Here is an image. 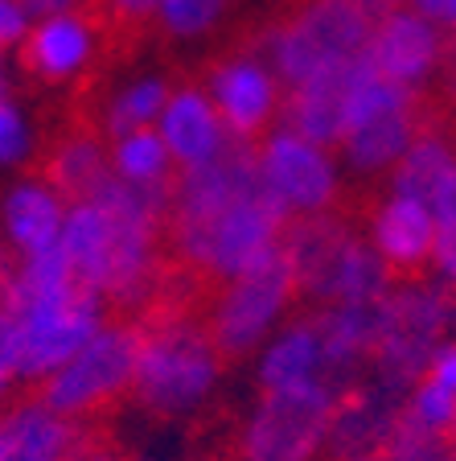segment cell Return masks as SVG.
Returning <instances> with one entry per match:
<instances>
[{"mask_svg":"<svg viewBox=\"0 0 456 461\" xmlns=\"http://www.w3.org/2000/svg\"><path fill=\"white\" fill-rule=\"evenodd\" d=\"M193 288L206 285L181 268H169L156 305L136 317L140 355H136L132 403L152 420H193L214 403L227 375V358L193 309Z\"/></svg>","mask_w":456,"mask_h":461,"instance_id":"6da1fadb","label":"cell"},{"mask_svg":"<svg viewBox=\"0 0 456 461\" xmlns=\"http://www.w3.org/2000/svg\"><path fill=\"white\" fill-rule=\"evenodd\" d=\"M9 309L21 330L25 384H41L46 375H54L112 317L103 301L75 280L62 248L21 259Z\"/></svg>","mask_w":456,"mask_h":461,"instance_id":"7a4b0ae2","label":"cell"},{"mask_svg":"<svg viewBox=\"0 0 456 461\" xmlns=\"http://www.w3.org/2000/svg\"><path fill=\"white\" fill-rule=\"evenodd\" d=\"M280 243L292 259L300 301H308L313 309L379 301L395 285L382 268V259L374 256L366 227H358L337 211L288 219Z\"/></svg>","mask_w":456,"mask_h":461,"instance_id":"3957f363","label":"cell"},{"mask_svg":"<svg viewBox=\"0 0 456 461\" xmlns=\"http://www.w3.org/2000/svg\"><path fill=\"white\" fill-rule=\"evenodd\" d=\"M296 301H300V288H296L292 259H288L284 243H276L255 264L210 288L201 321H206L214 346L222 350V358L235 363V358L259 355L267 338L284 321H292Z\"/></svg>","mask_w":456,"mask_h":461,"instance_id":"277c9868","label":"cell"},{"mask_svg":"<svg viewBox=\"0 0 456 461\" xmlns=\"http://www.w3.org/2000/svg\"><path fill=\"white\" fill-rule=\"evenodd\" d=\"M374 25L379 21L362 0H284L264 33L284 86H296L317 70L366 54Z\"/></svg>","mask_w":456,"mask_h":461,"instance_id":"5b68a950","label":"cell"},{"mask_svg":"<svg viewBox=\"0 0 456 461\" xmlns=\"http://www.w3.org/2000/svg\"><path fill=\"white\" fill-rule=\"evenodd\" d=\"M140 334L132 317H107L67 363L38 384V395L67 420L86 424L115 403L132 400Z\"/></svg>","mask_w":456,"mask_h":461,"instance_id":"8992f818","label":"cell"},{"mask_svg":"<svg viewBox=\"0 0 456 461\" xmlns=\"http://www.w3.org/2000/svg\"><path fill=\"white\" fill-rule=\"evenodd\" d=\"M448 338H456V293L436 280L390 285L382 334L366 375L395 395H407V387L436 355V346H444Z\"/></svg>","mask_w":456,"mask_h":461,"instance_id":"52a82bcc","label":"cell"},{"mask_svg":"<svg viewBox=\"0 0 456 461\" xmlns=\"http://www.w3.org/2000/svg\"><path fill=\"white\" fill-rule=\"evenodd\" d=\"M337 387L259 392L235 429L230 461H325Z\"/></svg>","mask_w":456,"mask_h":461,"instance_id":"ba28073f","label":"cell"},{"mask_svg":"<svg viewBox=\"0 0 456 461\" xmlns=\"http://www.w3.org/2000/svg\"><path fill=\"white\" fill-rule=\"evenodd\" d=\"M419 136V86H399L374 75L362 86L345 128V157L358 173H379L395 165Z\"/></svg>","mask_w":456,"mask_h":461,"instance_id":"9c48e42d","label":"cell"},{"mask_svg":"<svg viewBox=\"0 0 456 461\" xmlns=\"http://www.w3.org/2000/svg\"><path fill=\"white\" fill-rule=\"evenodd\" d=\"M379 75L371 54L345 58L337 67L317 70L313 78L288 86L284 107H280V132H292L300 140L317 144V149H337L345 140L353 104H358L362 86Z\"/></svg>","mask_w":456,"mask_h":461,"instance_id":"30bf717a","label":"cell"},{"mask_svg":"<svg viewBox=\"0 0 456 461\" xmlns=\"http://www.w3.org/2000/svg\"><path fill=\"white\" fill-rule=\"evenodd\" d=\"M399 403L403 395L374 384L371 375L337 387L329 424V461H382L390 437L399 429Z\"/></svg>","mask_w":456,"mask_h":461,"instance_id":"8fae6325","label":"cell"},{"mask_svg":"<svg viewBox=\"0 0 456 461\" xmlns=\"http://www.w3.org/2000/svg\"><path fill=\"white\" fill-rule=\"evenodd\" d=\"M259 169H264L272 198L288 211V219L321 214L337 198V173H333L329 157L292 132H276L259 149Z\"/></svg>","mask_w":456,"mask_h":461,"instance_id":"7c38bea8","label":"cell"},{"mask_svg":"<svg viewBox=\"0 0 456 461\" xmlns=\"http://www.w3.org/2000/svg\"><path fill=\"white\" fill-rule=\"evenodd\" d=\"M366 240H371L374 256L382 259V268H387V276L395 280V285L424 280L432 268L436 214L411 198L387 194V198L379 202L374 219L366 222Z\"/></svg>","mask_w":456,"mask_h":461,"instance_id":"4fadbf2b","label":"cell"},{"mask_svg":"<svg viewBox=\"0 0 456 461\" xmlns=\"http://www.w3.org/2000/svg\"><path fill=\"white\" fill-rule=\"evenodd\" d=\"M255 387L259 392H304V387H337L329 375L317 317H292L264 342L255 355Z\"/></svg>","mask_w":456,"mask_h":461,"instance_id":"5bb4252c","label":"cell"},{"mask_svg":"<svg viewBox=\"0 0 456 461\" xmlns=\"http://www.w3.org/2000/svg\"><path fill=\"white\" fill-rule=\"evenodd\" d=\"M86 429L54 412L41 395L4 400L0 408V461H75Z\"/></svg>","mask_w":456,"mask_h":461,"instance_id":"9a60e30c","label":"cell"},{"mask_svg":"<svg viewBox=\"0 0 456 461\" xmlns=\"http://www.w3.org/2000/svg\"><path fill=\"white\" fill-rule=\"evenodd\" d=\"M366 54H371L374 70L382 78H390L399 86H416L440 62V29L411 9H395L390 17H382L374 25V38Z\"/></svg>","mask_w":456,"mask_h":461,"instance_id":"2e32d148","label":"cell"},{"mask_svg":"<svg viewBox=\"0 0 456 461\" xmlns=\"http://www.w3.org/2000/svg\"><path fill=\"white\" fill-rule=\"evenodd\" d=\"M210 86H214L219 120L227 124V132L243 136V140H255L276 112V83L264 67H255L247 58L210 67Z\"/></svg>","mask_w":456,"mask_h":461,"instance_id":"e0dca14e","label":"cell"},{"mask_svg":"<svg viewBox=\"0 0 456 461\" xmlns=\"http://www.w3.org/2000/svg\"><path fill=\"white\" fill-rule=\"evenodd\" d=\"M161 140L177 169H193L219 149L222 120L198 83H185L169 95V107L161 115Z\"/></svg>","mask_w":456,"mask_h":461,"instance_id":"ac0fdd59","label":"cell"},{"mask_svg":"<svg viewBox=\"0 0 456 461\" xmlns=\"http://www.w3.org/2000/svg\"><path fill=\"white\" fill-rule=\"evenodd\" d=\"M62 222H67V206L38 182H25L4 198V214H0V230L13 243L21 259L41 256V251L58 248L62 240Z\"/></svg>","mask_w":456,"mask_h":461,"instance_id":"d6986e66","label":"cell"},{"mask_svg":"<svg viewBox=\"0 0 456 461\" xmlns=\"http://www.w3.org/2000/svg\"><path fill=\"white\" fill-rule=\"evenodd\" d=\"M91 50V29L78 17H49L21 38V70L38 83H67Z\"/></svg>","mask_w":456,"mask_h":461,"instance_id":"ffe728a7","label":"cell"},{"mask_svg":"<svg viewBox=\"0 0 456 461\" xmlns=\"http://www.w3.org/2000/svg\"><path fill=\"white\" fill-rule=\"evenodd\" d=\"M399 424L428 437H456V395L416 379L399 403Z\"/></svg>","mask_w":456,"mask_h":461,"instance_id":"44dd1931","label":"cell"},{"mask_svg":"<svg viewBox=\"0 0 456 461\" xmlns=\"http://www.w3.org/2000/svg\"><path fill=\"white\" fill-rule=\"evenodd\" d=\"M173 169H177V165H173L161 132L140 128V132L115 140V173L128 177V182H161V177H169Z\"/></svg>","mask_w":456,"mask_h":461,"instance_id":"7402d4cb","label":"cell"},{"mask_svg":"<svg viewBox=\"0 0 456 461\" xmlns=\"http://www.w3.org/2000/svg\"><path fill=\"white\" fill-rule=\"evenodd\" d=\"M169 95H173L169 83H161V78H148V83L132 86V91L112 107V115H107L112 140H124V136L140 132V128H152L165 115V107H169Z\"/></svg>","mask_w":456,"mask_h":461,"instance_id":"603a6c76","label":"cell"},{"mask_svg":"<svg viewBox=\"0 0 456 461\" xmlns=\"http://www.w3.org/2000/svg\"><path fill=\"white\" fill-rule=\"evenodd\" d=\"M382 461H456V437H428L399 424Z\"/></svg>","mask_w":456,"mask_h":461,"instance_id":"cb8c5ba5","label":"cell"},{"mask_svg":"<svg viewBox=\"0 0 456 461\" xmlns=\"http://www.w3.org/2000/svg\"><path fill=\"white\" fill-rule=\"evenodd\" d=\"M25 384L21 366V330L9 305H0V400H13V392Z\"/></svg>","mask_w":456,"mask_h":461,"instance_id":"d4e9b609","label":"cell"},{"mask_svg":"<svg viewBox=\"0 0 456 461\" xmlns=\"http://www.w3.org/2000/svg\"><path fill=\"white\" fill-rule=\"evenodd\" d=\"M222 9H227V0H161V21L169 33L185 38V33L206 29Z\"/></svg>","mask_w":456,"mask_h":461,"instance_id":"484cf974","label":"cell"},{"mask_svg":"<svg viewBox=\"0 0 456 461\" xmlns=\"http://www.w3.org/2000/svg\"><path fill=\"white\" fill-rule=\"evenodd\" d=\"M432 280L456 293V211L436 219V243H432Z\"/></svg>","mask_w":456,"mask_h":461,"instance_id":"4316f807","label":"cell"},{"mask_svg":"<svg viewBox=\"0 0 456 461\" xmlns=\"http://www.w3.org/2000/svg\"><path fill=\"white\" fill-rule=\"evenodd\" d=\"M419 379L440 387V392H448V395H456V338H448L444 346H436V355L428 358V366H424Z\"/></svg>","mask_w":456,"mask_h":461,"instance_id":"83f0119b","label":"cell"},{"mask_svg":"<svg viewBox=\"0 0 456 461\" xmlns=\"http://www.w3.org/2000/svg\"><path fill=\"white\" fill-rule=\"evenodd\" d=\"M25 149V128H21V115L13 112L4 99H0V161H13Z\"/></svg>","mask_w":456,"mask_h":461,"instance_id":"f1b7e54d","label":"cell"},{"mask_svg":"<svg viewBox=\"0 0 456 461\" xmlns=\"http://www.w3.org/2000/svg\"><path fill=\"white\" fill-rule=\"evenodd\" d=\"M17 276H21V256L13 251V243L4 240V230H0V305H9L13 288H17Z\"/></svg>","mask_w":456,"mask_h":461,"instance_id":"f546056e","label":"cell"},{"mask_svg":"<svg viewBox=\"0 0 456 461\" xmlns=\"http://www.w3.org/2000/svg\"><path fill=\"white\" fill-rule=\"evenodd\" d=\"M75 461H132V457H128L124 449H115L112 441H99V437L86 432L83 445H78V453H75Z\"/></svg>","mask_w":456,"mask_h":461,"instance_id":"4dcf8cb0","label":"cell"},{"mask_svg":"<svg viewBox=\"0 0 456 461\" xmlns=\"http://www.w3.org/2000/svg\"><path fill=\"white\" fill-rule=\"evenodd\" d=\"M25 33V13L13 5V0H0V46H9Z\"/></svg>","mask_w":456,"mask_h":461,"instance_id":"1f68e13d","label":"cell"},{"mask_svg":"<svg viewBox=\"0 0 456 461\" xmlns=\"http://www.w3.org/2000/svg\"><path fill=\"white\" fill-rule=\"evenodd\" d=\"M25 17H41V21H49V17H62V13L70 9V5H83V0H13Z\"/></svg>","mask_w":456,"mask_h":461,"instance_id":"d6a6232c","label":"cell"},{"mask_svg":"<svg viewBox=\"0 0 456 461\" xmlns=\"http://www.w3.org/2000/svg\"><path fill=\"white\" fill-rule=\"evenodd\" d=\"M198 461H230V457H198Z\"/></svg>","mask_w":456,"mask_h":461,"instance_id":"836d02e7","label":"cell"},{"mask_svg":"<svg viewBox=\"0 0 456 461\" xmlns=\"http://www.w3.org/2000/svg\"><path fill=\"white\" fill-rule=\"evenodd\" d=\"M0 95H4V75H0Z\"/></svg>","mask_w":456,"mask_h":461,"instance_id":"e575fe53","label":"cell"}]
</instances>
